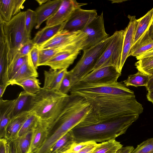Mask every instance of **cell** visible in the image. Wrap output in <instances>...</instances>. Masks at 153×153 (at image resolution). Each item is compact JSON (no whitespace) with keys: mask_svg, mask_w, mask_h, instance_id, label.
Returning <instances> with one entry per match:
<instances>
[{"mask_svg":"<svg viewBox=\"0 0 153 153\" xmlns=\"http://www.w3.org/2000/svg\"><path fill=\"white\" fill-rule=\"evenodd\" d=\"M139 116L136 114L100 119L97 118L86 124H78L71 130L76 143H102L125 134Z\"/></svg>","mask_w":153,"mask_h":153,"instance_id":"6da1fadb","label":"cell"},{"mask_svg":"<svg viewBox=\"0 0 153 153\" xmlns=\"http://www.w3.org/2000/svg\"><path fill=\"white\" fill-rule=\"evenodd\" d=\"M92 110L84 97L78 95H68L61 112L50 127L47 140L40 148L41 152L49 153L55 143L81 122Z\"/></svg>","mask_w":153,"mask_h":153,"instance_id":"7a4b0ae2","label":"cell"},{"mask_svg":"<svg viewBox=\"0 0 153 153\" xmlns=\"http://www.w3.org/2000/svg\"><path fill=\"white\" fill-rule=\"evenodd\" d=\"M90 103L98 119L141 114L143 108L135 96L123 97L78 93Z\"/></svg>","mask_w":153,"mask_h":153,"instance_id":"3957f363","label":"cell"},{"mask_svg":"<svg viewBox=\"0 0 153 153\" xmlns=\"http://www.w3.org/2000/svg\"><path fill=\"white\" fill-rule=\"evenodd\" d=\"M68 95L59 90L41 88L33 96L30 112H34L40 119L47 121L50 127L62 110Z\"/></svg>","mask_w":153,"mask_h":153,"instance_id":"277c9868","label":"cell"},{"mask_svg":"<svg viewBox=\"0 0 153 153\" xmlns=\"http://www.w3.org/2000/svg\"><path fill=\"white\" fill-rule=\"evenodd\" d=\"M25 11H22L8 22L0 19V26L3 29L7 47L8 66L21 47L31 39L30 35L25 28Z\"/></svg>","mask_w":153,"mask_h":153,"instance_id":"5b68a950","label":"cell"},{"mask_svg":"<svg viewBox=\"0 0 153 153\" xmlns=\"http://www.w3.org/2000/svg\"><path fill=\"white\" fill-rule=\"evenodd\" d=\"M110 36L98 44L84 50L83 55L76 65L68 71L71 86L79 83L93 71L109 42Z\"/></svg>","mask_w":153,"mask_h":153,"instance_id":"8992f818","label":"cell"},{"mask_svg":"<svg viewBox=\"0 0 153 153\" xmlns=\"http://www.w3.org/2000/svg\"><path fill=\"white\" fill-rule=\"evenodd\" d=\"M124 30L115 31L110 36L109 43L96 65L93 70L109 66L114 67L121 73V67Z\"/></svg>","mask_w":153,"mask_h":153,"instance_id":"52a82bcc","label":"cell"},{"mask_svg":"<svg viewBox=\"0 0 153 153\" xmlns=\"http://www.w3.org/2000/svg\"><path fill=\"white\" fill-rule=\"evenodd\" d=\"M70 94L78 93L100 95H115L123 97L135 96L134 92L121 82L111 84L84 83L79 82L72 86Z\"/></svg>","mask_w":153,"mask_h":153,"instance_id":"ba28073f","label":"cell"},{"mask_svg":"<svg viewBox=\"0 0 153 153\" xmlns=\"http://www.w3.org/2000/svg\"><path fill=\"white\" fill-rule=\"evenodd\" d=\"M87 38V35L83 31L70 32L64 29L46 42L37 46L39 50L66 47L85 42Z\"/></svg>","mask_w":153,"mask_h":153,"instance_id":"9c48e42d","label":"cell"},{"mask_svg":"<svg viewBox=\"0 0 153 153\" xmlns=\"http://www.w3.org/2000/svg\"><path fill=\"white\" fill-rule=\"evenodd\" d=\"M82 31L88 36L83 51L94 46L108 38L109 35L105 30L103 12L97 16Z\"/></svg>","mask_w":153,"mask_h":153,"instance_id":"30bf717a","label":"cell"},{"mask_svg":"<svg viewBox=\"0 0 153 153\" xmlns=\"http://www.w3.org/2000/svg\"><path fill=\"white\" fill-rule=\"evenodd\" d=\"M121 75V73L114 66H107L92 71L79 82L88 84H113L118 82L117 79Z\"/></svg>","mask_w":153,"mask_h":153,"instance_id":"8fae6325","label":"cell"},{"mask_svg":"<svg viewBox=\"0 0 153 153\" xmlns=\"http://www.w3.org/2000/svg\"><path fill=\"white\" fill-rule=\"evenodd\" d=\"M97 16V11L95 10H86L78 8L67 21L64 29L70 32L82 31Z\"/></svg>","mask_w":153,"mask_h":153,"instance_id":"7c38bea8","label":"cell"},{"mask_svg":"<svg viewBox=\"0 0 153 153\" xmlns=\"http://www.w3.org/2000/svg\"><path fill=\"white\" fill-rule=\"evenodd\" d=\"M86 4L75 0H63L57 11L47 20L46 26L55 25L67 21L76 9Z\"/></svg>","mask_w":153,"mask_h":153,"instance_id":"4fadbf2b","label":"cell"},{"mask_svg":"<svg viewBox=\"0 0 153 153\" xmlns=\"http://www.w3.org/2000/svg\"><path fill=\"white\" fill-rule=\"evenodd\" d=\"M81 50L76 49L61 52L47 61L44 65L48 66L53 70L67 69L73 63Z\"/></svg>","mask_w":153,"mask_h":153,"instance_id":"5bb4252c","label":"cell"},{"mask_svg":"<svg viewBox=\"0 0 153 153\" xmlns=\"http://www.w3.org/2000/svg\"><path fill=\"white\" fill-rule=\"evenodd\" d=\"M129 22L124 30L122 53L121 67L122 69L128 57L133 43L134 35L137 24V20L134 16L128 15Z\"/></svg>","mask_w":153,"mask_h":153,"instance_id":"9a60e30c","label":"cell"},{"mask_svg":"<svg viewBox=\"0 0 153 153\" xmlns=\"http://www.w3.org/2000/svg\"><path fill=\"white\" fill-rule=\"evenodd\" d=\"M25 0H0V19L8 22L22 11Z\"/></svg>","mask_w":153,"mask_h":153,"instance_id":"2e32d148","label":"cell"},{"mask_svg":"<svg viewBox=\"0 0 153 153\" xmlns=\"http://www.w3.org/2000/svg\"><path fill=\"white\" fill-rule=\"evenodd\" d=\"M16 99L4 100L0 98V138H4L7 126L13 117Z\"/></svg>","mask_w":153,"mask_h":153,"instance_id":"e0dca14e","label":"cell"},{"mask_svg":"<svg viewBox=\"0 0 153 153\" xmlns=\"http://www.w3.org/2000/svg\"><path fill=\"white\" fill-rule=\"evenodd\" d=\"M50 124L39 119L33 130L30 153H35L43 145L47 138Z\"/></svg>","mask_w":153,"mask_h":153,"instance_id":"ac0fdd59","label":"cell"},{"mask_svg":"<svg viewBox=\"0 0 153 153\" xmlns=\"http://www.w3.org/2000/svg\"><path fill=\"white\" fill-rule=\"evenodd\" d=\"M63 0H49L38 7L35 11L37 17L35 28L38 29L42 23L52 16L57 11Z\"/></svg>","mask_w":153,"mask_h":153,"instance_id":"d6986e66","label":"cell"},{"mask_svg":"<svg viewBox=\"0 0 153 153\" xmlns=\"http://www.w3.org/2000/svg\"><path fill=\"white\" fill-rule=\"evenodd\" d=\"M8 49L2 27L0 26V84L5 85L9 81L8 76Z\"/></svg>","mask_w":153,"mask_h":153,"instance_id":"ffe728a7","label":"cell"},{"mask_svg":"<svg viewBox=\"0 0 153 153\" xmlns=\"http://www.w3.org/2000/svg\"><path fill=\"white\" fill-rule=\"evenodd\" d=\"M68 71L67 69H50L45 71L43 88L48 90H59L62 82Z\"/></svg>","mask_w":153,"mask_h":153,"instance_id":"44dd1931","label":"cell"},{"mask_svg":"<svg viewBox=\"0 0 153 153\" xmlns=\"http://www.w3.org/2000/svg\"><path fill=\"white\" fill-rule=\"evenodd\" d=\"M30 112L29 111L25 112L12 118L6 130L4 138L7 141L13 140L18 137V133Z\"/></svg>","mask_w":153,"mask_h":153,"instance_id":"7402d4cb","label":"cell"},{"mask_svg":"<svg viewBox=\"0 0 153 153\" xmlns=\"http://www.w3.org/2000/svg\"><path fill=\"white\" fill-rule=\"evenodd\" d=\"M67 21L52 26L46 25L36 33L32 39L33 43L35 45L38 46L46 42L64 29Z\"/></svg>","mask_w":153,"mask_h":153,"instance_id":"603a6c76","label":"cell"},{"mask_svg":"<svg viewBox=\"0 0 153 153\" xmlns=\"http://www.w3.org/2000/svg\"><path fill=\"white\" fill-rule=\"evenodd\" d=\"M36 70L33 65L29 53L27 60L9 80L8 85H13L15 82L26 78H37L38 74Z\"/></svg>","mask_w":153,"mask_h":153,"instance_id":"cb8c5ba5","label":"cell"},{"mask_svg":"<svg viewBox=\"0 0 153 153\" xmlns=\"http://www.w3.org/2000/svg\"><path fill=\"white\" fill-rule=\"evenodd\" d=\"M152 49L153 39L150 36L149 30L132 46L129 56L136 57Z\"/></svg>","mask_w":153,"mask_h":153,"instance_id":"d4e9b609","label":"cell"},{"mask_svg":"<svg viewBox=\"0 0 153 153\" xmlns=\"http://www.w3.org/2000/svg\"><path fill=\"white\" fill-rule=\"evenodd\" d=\"M82 44H78L66 47L51 48L39 50L38 67L44 65L47 61L61 52L76 49L82 50Z\"/></svg>","mask_w":153,"mask_h":153,"instance_id":"484cf974","label":"cell"},{"mask_svg":"<svg viewBox=\"0 0 153 153\" xmlns=\"http://www.w3.org/2000/svg\"><path fill=\"white\" fill-rule=\"evenodd\" d=\"M34 95L24 91L21 92L16 99L13 117L25 112H30Z\"/></svg>","mask_w":153,"mask_h":153,"instance_id":"4316f807","label":"cell"},{"mask_svg":"<svg viewBox=\"0 0 153 153\" xmlns=\"http://www.w3.org/2000/svg\"><path fill=\"white\" fill-rule=\"evenodd\" d=\"M137 20L133 45L148 30L153 22V7L144 16ZM132 45V46H133Z\"/></svg>","mask_w":153,"mask_h":153,"instance_id":"83f0119b","label":"cell"},{"mask_svg":"<svg viewBox=\"0 0 153 153\" xmlns=\"http://www.w3.org/2000/svg\"><path fill=\"white\" fill-rule=\"evenodd\" d=\"M76 143L71 130L59 139L51 147L49 153H63Z\"/></svg>","mask_w":153,"mask_h":153,"instance_id":"f1b7e54d","label":"cell"},{"mask_svg":"<svg viewBox=\"0 0 153 153\" xmlns=\"http://www.w3.org/2000/svg\"><path fill=\"white\" fill-rule=\"evenodd\" d=\"M33 130H31L22 136L18 137L13 140L17 153H30Z\"/></svg>","mask_w":153,"mask_h":153,"instance_id":"f546056e","label":"cell"},{"mask_svg":"<svg viewBox=\"0 0 153 153\" xmlns=\"http://www.w3.org/2000/svg\"><path fill=\"white\" fill-rule=\"evenodd\" d=\"M21 86L26 92L32 95L38 93L41 88L39 79L36 77L26 78L14 83V84Z\"/></svg>","mask_w":153,"mask_h":153,"instance_id":"4dcf8cb0","label":"cell"},{"mask_svg":"<svg viewBox=\"0 0 153 153\" xmlns=\"http://www.w3.org/2000/svg\"><path fill=\"white\" fill-rule=\"evenodd\" d=\"M123 147L120 142L112 139L99 143L92 153H117Z\"/></svg>","mask_w":153,"mask_h":153,"instance_id":"1f68e13d","label":"cell"},{"mask_svg":"<svg viewBox=\"0 0 153 153\" xmlns=\"http://www.w3.org/2000/svg\"><path fill=\"white\" fill-rule=\"evenodd\" d=\"M149 76L138 71L134 74L129 75L127 79L123 81L124 84L126 87L133 86L135 87L147 85Z\"/></svg>","mask_w":153,"mask_h":153,"instance_id":"d6a6232c","label":"cell"},{"mask_svg":"<svg viewBox=\"0 0 153 153\" xmlns=\"http://www.w3.org/2000/svg\"><path fill=\"white\" fill-rule=\"evenodd\" d=\"M134 65L138 71L143 73L149 76L153 75V56L140 59Z\"/></svg>","mask_w":153,"mask_h":153,"instance_id":"836d02e7","label":"cell"},{"mask_svg":"<svg viewBox=\"0 0 153 153\" xmlns=\"http://www.w3.org/2000/svg\"><path fill=\"white\" fill-rule=\"evenodd\" d=\"M39 118L35 114L30 112L18 134V137L22 136L35 128Z\"/></svg>","mask_w":153,"mask_h":153,"instance_id":"e575fe53","label":"cell"},{"mask_svg":"<svg viewBox=\"0 0 153 153\" xmlns=\"http://www.w3.org/2000/svg\"><path fill=\"white\" fill-rule=\"evenodd\" d=\"M28 58V55L21 57L10 64L8 67V76L9 80L26 62Z\"/></svg>","mask_w":153,"mask_h":153,"instance_id":"d590c367","label":"cell"},{"mask_svg":"<svg viewBox=\"0 0 153 153\" xmlns=\"http://www.w3.org/2000/svg\"><path fill=\"white\" fill-rule=\"evenodd\" d=\"M25 12V28L27 33L30 35L33 27L36 24V15L35 11L30 9H27Z\"/></svg>","mask_w":153,"mask_h":153,"instance_id":"8d00e7d4","label":"cell"},{"mask_svg":"<svg viewBox=\"0 0 153 153\" xmlns=\"http://www.w3.org/2000/svg\"><path fill=\"white\" fill-rule=\"evenodd\" d=\"M131 153H153V138L148 139L138 145Z\"/></svg>","mask_w":153,"mask_h":153,"instance_id":"74e56055","label":"cell"},{"mask_svg":"<svg viewBox=\"0 0 153 153\" xmlns=\"http://www.w3.org/2000/svg\"><path fill=\"white\" fill-rule=\"evenodd\" d=\"M35 45L32 39L28 40L21 47L12 62L21 57L28 55Z\"/></svg>","mask_w":153,"mask_h":153,"instance_id":"f35d334b","label":"cell"},{"mask_svg":"<svg viewBox=\"0 0 153 153\" xmlns=\"http://www.w3.org/2000/svg\"><path fill=\"white\" fill-rule=\"evenodd\" d=\"M71 87L70 78L67 71L63 79L59 90L64 94H68Z\"/></svg>","mask_w":153,"mask_h":153,"instance_id":"ab89813d","label":"cell"},{"mask_svg":"<svg viewBox=\"0 0 153 153\" xmlns=\"http://www.w3.org/2000/svg\"><path fill=\"white\" fill-rule=\"evenodd\" d=\"M30 54L33 65L37 69L39 59V50L37 45H36L32 49Z\"/></svg>","mask_w":153,"mask_h":153,"instance_id":"60d3db41","label":"cell"},{"mask_svg":"<svg viewBox=\"0 0 153 153\" xmlns=\"http://www.w3.org/2000/svg\"><path fill=\"white\" fill-rule=\"evenodd\" d=\"M92 142V141H88L79 143H75L71 146L68 151L70 153H77L83 149Z\"/></svg>","mask_w":153,"mask_h":153,"instance_id":"b9f144b4","label":"cell"},{"mask_svg":"<svg viewBox=\"0 0 153 153\" xmlns=\"http://www.w3.org/2000/svg\"><path fill=\"white\" fill-rule=\"evenodd\" d=\"M99 144L96 142H92L83 149L76 153H92Z\"/></svg>","mask_w":153,"mask_h":153,"instance_id":"7bdbcfd3","label":"cell"},{"mask_svg":"<svg viewBox=\"0 0 153 153\" xmlns=\"http://www.w3.org/2000/svg\"><path fill=\"white\" fill-rule=\"evenodd\" d=\"M7 142V153H17L14 141L12 140Z\"/></svg>","mask_w":153,"mask_h":153,"instance_id":"ee69618b","label":"cell"},{"mask_svg":"<svg viewBox=\"0 0 153 153\" xmlns=\"http://www.w3.org/2000/svg\"><path fill=\"white\" fill-rule=\"evenodd\" d=\"M7 142L4 138H0V153H7Z\"/></svg>","mask_w":153,"mask_h":153,"instance_id":"f6af8a7d","label":"cell"},{"mask_svg":"<svg viewBox=\"0 0 153 153\" xmlns=\"http://www.w3.org/2000/svg\"><path fill=\"white\" fill-rule=\"evenodd\" d=\"M132 146H128L123 147L117 153H131L134 149Z\"/></svg>","mask_w":153,"mask_h":153,"instance_id":"bcb514c9","label":"cell"},{"mask_svg":"<svg viewBox=\"0 0 153 153\" xmlns=\"http://www.w3.org/2000/svg\"><path fill=\"white\" fill-rule=\"evenodd\" d=\"M146 87L148 91L153 90V75L149 76V81Z\"/></svg>","mask_w":153,"mask_h":153,"instance_id":"7dc6e473","label":"cell"},{"mask_svg":"<svg viewBox=\"0 0 153 153\" xmlns=\"http://www.w3.org/2000/svg\"><path fill=\"white\" fill-rule=\"evenodd\" d=\"M153 56V49L143 54L136 57L138 60L144 58L150 57Z\"/></svg>","mask_w":153,"mask_h":153,"instance_id":"c3c4849f","label":"cell"},{"mask_svg":"<svg viewBox=\"0 0 153 153\" xmlns=\"http://www.w3.org/2000/svg\"><path fill=\"white\" fill-rule=\"evenodd\" d=\"M146 97L148 100L152 102L153 104V90L148 91Z\"/></svg>","mask_w":153,"mask_h":153,"instance_id":"681fc988","label":"cell"},{"mask_svg":"<svg viewBox=\"0 0 153 153\" xmlns=\"http://www.w3.org/2000/svg\"><path fill=\"white\" fill-rule=\"evenodd\" d=\"M7 86L0 85V98H1Z\"/></svg>","mask_w":153,"mask_h":153,"instance_id":"f907efd6","label":"cell"},{"mask_svg":"<svg viewBox=\"0 0 153 153\" xmlns=\"http://www.w3.org/2000/svg\"><path fill=\"white\" fill-rule=\"evenodd\" d=\"M149 31L150 36L153 39V23L150 26L149 28Z\"/></svg>","mask_w":153,"mask_h":153,"instance_id":"816d5d0a","label":"cell"},{"mask_svg":"<svg viewBox=\"0 0 153 153\" xmlns=\"http://www.w3.org/2000/svg\"><path fill=\"white\" fill-rule=\"evenodd\" d=\"M49 0H36V1L39 4V5H41L48 1Z\"/></svg>","mask_w":153,"mask_h":153,"instance_id":"f5cc1de1","label":"cell"},{"mask_svg":"<svg viewBox=\"0 0 153 153\" xmlns=\"http://www.w3.org/2000/svg\"><path fill=\"white\" fill-rule=\"evenodd\" d=\"M63 153H70L69 152V151H68H68H66V152H63Z\"/></svg>","mask_w":153,"mask_h":153,"instance_id":"db71d44e","label":"cell"},{"mask_svg":"<svg viewBox=\"0 0 153 153\" xmlns=\"http://www.w3.org/2000/svg\"></svg>","mask_w":153,"mask_h":153,"instance_id":"11a10c76","label":"cell"}]
</instances>
